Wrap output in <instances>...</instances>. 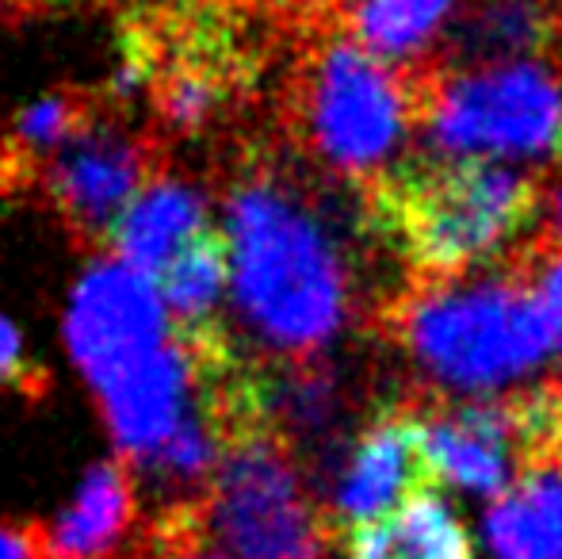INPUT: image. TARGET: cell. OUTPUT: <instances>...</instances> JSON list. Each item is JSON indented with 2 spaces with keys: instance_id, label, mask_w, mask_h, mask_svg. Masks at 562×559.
Masks as SVG:
<instances>
[{
  "instance_id": "1",
  "label": "cell",
  "mask_w": 562,
  "mask_h": 559,
  "mask_svg": "<svg viewBox=\"0 0 562 559\" xmlns=\"http://www.w3.org/2000/svg\"><path fill=\"white\" fill-rule=\"evenodd\" d=\"M234 303L280 353L334 342L352 311L348 265L326 219L272 169L245 172L226 200Z\"/></svg>"
},
{
  "instance_id": "2",
  "label": "cell",
  "mask_w": 562,
  "mask_h": 559,
  "mask_svg": "<svg viewBox=\"0 0 562 559\" xmlns=\"http://www.w3.org/2000/svg\"><path fill=\"white\" fill-rule=\"evenodd\" d=\"M363 188L368 223L417 283H451L479 269L540 215L536 177L482 157L402 161Z\"/></svg>"
},
{
  "instance_id": "3",
  "label": "cell",
  "mask_w": 562,
  "mask_h": 559,
  "mask_svg": "<svg viewBox=\"0 0 562 559\" xmlns=\"http://www.w3.org/2000/svg\"><path fill=\"white\" fill-rule=\"evenodd\" d=\"M386 334L459 391H490L532 372L551 349V329L509 261L497 277L417 283L383 311Z\"/></svg>"
},
{
  "instance_id": "4",
  "label": "cell",
  "mask_w": 562,
  "mask_h": 559,
  "mask_svg": "<svg viewBox=\"0 0 562 559\" xmlns=\"http://www.w3.org/2000/svg\"><path fill=\"white\" fill-rule=\"evenodd\" d=\"M291 127L322 165L363 185L386 172V157L417 123L414 74L345 35H329L295 69Z\"/></svg>"
},
{
  "instance_id": "5",
  "label": "cell",
  "mask_w": 562,
  "mask_h": 559,
  "mask_svg": "<svg viewBox=\"0 0 562 559\" xmlns=\"http://www.w3.org/2000/svg\"><path fill=\"white\" fill-rule=\"evenodd\" d=\"M417 127L440 149L562 165V85L540 62L490 69L409 66Z\"/></svg>"
},
{
  "instance_id": "6",
  "label": "cell",
  "mask_w": 562,
  "mask_h": 559,
  "mask_svg": "<svg viewBox=\"0 0 562 559\" xmlns=\"http://www.w3.org/2000/svg\"><path fill=\"white\" fill-rule=\"evenodd\" d=\"M207 529L229 559H322L329 514L306 494L288 440L272 425H245L226 433L207 491Z\"/></svg>"
},
{
  "instance_id": "7",
  "label": "cell",
  "mask_w": 562,
  "mask_h": 559,
  "mask_svg": "<svg viewBox=\"0 0 562 559\" xmlns=\"http://www.w3.org/2000/svg\"><path fill=\"white\" fill-rule=\"evenodd\" d=\"M177 337L154 277L108 257L77 280L66 311V349L92 391L108 388Z\"/></svg>"
},
{
  "instance_id": "8",
  "label": "cell",
  "mask_w": 562,
  "mask_h": 559,
  "mask_svg": "<svg viewBox=\"0 0 562 559\" xmlns=\"http://www.w3.org/2000/svg\"><path fill=\"white\" fill-rule=\"evenodd\" d=\"M440 483L422 399L391 403L360 429L334 483V522L352 529L398 514Z\"/></svg>"
},
{
  "instance_id": "9",
  "label": "cell",
  "mask_w": 562,
  "mask_h": 559,
  "mask_svg": "<svg viewBox=\"0 0 562 559\" xmlns=\"http://www.w3.org/2000/svg\"><path fill=\"white\" fill-rule=\"evenodd\" d=\"M38 177L61 219L85 238H108L134 195L154 180L146 138L115 127L112 120H92L46 161Z\"/></svg>"
},
{
  "instance_id": "10",
  "label": "cell",
  "mask_w": 562,
  "mask_h": 559,
  "mask_svg": "<svg viewBox=\"0 0 562 559\" xmlns=\"http://www.w3.org/2000/svg\"><path fill=\"white\" fill-rule=\"evenodd\" d=\"M425 422L440 479L474 494H502L509 479H525L520 395L425 406Z\"/></svg>"
},
{
  "instance_id": "11",
  "label": "cell",
  "mask_w": 562,
  "mask_h": 559,
  "mask_svg": "<svg viewBox=\"0 0 562 559\" xmlns=\"http://www.w3.org/2000/svg\"><path fill=\"white\" fill-rule=\"evenodd\" d=\"M119 452L142 463L177 433L200 399V372L184 337L97 391Z\"/></svg>"
},
{
  "instance_id": "12",
  "label": "cell",
  "mask_w": 562,
  "mask_h": 559,
  "mask_svg": "<svg viewBox=\"0 0 562 559\" xmlns=\"http://www.w3.org/2000/svg\"><path fill=\"white\" fill-rule=\"evenodd\" d=\"M562 38V8L551 0H471L448 27L445 62L451 69L513 66L540 58Z\"/></svg>"
},
{
  "instance_id": "13",
  "label": "cell",
  "mask_w": 562,
  "mask_h": 559,
  "mask_svg": "<svg viewBox=\"0 0 562 559\" xmlns=\"http://www.w3.org/2000/svg\"><path fill=\"white\" fill-rule=\"evenodd\" d=\"M200 231H207V203L200 188L180 177H154L119 215L108 246L123 265L161 277L165 265Z\"/></svg>"
},
{
  "instance_id": "14",
  "label": "cell",
  "mask_w": 562,
  "mask_h": 559,
  "mask_svg": "<svg viewBox=\"0 0 562 559\" xmlns=\"http://www.w3.org/2000/svg\"><path fill=\"white\" fill-rule=\"evenodd\" d=\"M134 525V476L126 460H100L74 502L38 537L43 559H115Z\"/></svg>"
},
{
  "instance_id": "15",
  "label": "cell",
  "mask_w": 562,
  "mask_h": 559,
  "mask_svg": "<svg viewBox=\"0 0 562 559\" xmlns=\"http://www.w3.org/2000/svg\"><path fill=\"white\" fill-rule=\"evenodd\" d=\"M345 559H474V545L445 502L425 494L398 514L348 533Z\"/></svg>"
},
{
  "instance_id": "16",
  "label": "cell",
  "mask_w": 562,
  "mask_h": 559,
  "mask_svg": "<svg viewBox=\"0 0 562 559\" xmlns=\"http://www.w3.org/2000/svg\"><path fill=\"white\" fill-rule=\"evenodd\" d=\"M494 559H562V479L532 476L486 510Z\"/></svg>"
},
{
  "instance_id": "17",
  "label": "cell",
  "mask_w": 562,
  "mask_h": 559,
  "mask_svg": "<svg viewBox=\"0 0 562 559\" xmlns=\"http://www.w3.org/2000/svg\"><path fill=\"white\" fill-rule=\"evenodd\" d=\"M229 238L218 231H200L157 277L161 299L169 306L172 326L180 337H200L218 329L215 311L223 303L226 277H229Z\"/></svg>"
},
{
  "instance_id": "18",
  "label": "cell",
  "mask_w": 562,
  "mask_h": 559,
  "mask_svg": "<svg viewBox=\"0 0 562 559\" xmlns=\"http://www.w3.org/2000/svg\"><path fill=\"white\" fill-rule=\"evenodd\" d=\"M97 120L92 100L74 97V92H50V97L35 100L23 108L12 123V135L4 146V180L23 185V180L38 177L54 154L66 142H74L89 123Z\"/></svg>"
},
{
  "instance_id": "19",
  "label": "cell",
  "mask_w": 562,
  "mask_h": 559,
  "mask_svg": "<svg viewBox=\"0 0 562 559\" xmlns=\"http://www.w3.org/2000/svg\"><path fill=\"white\" fill-rule=\"evenodd\" d=\"M448 8L451 0H363L352 12V31L363 46L391 58L422 46Z\"/></svg>"
},
{
  "instance_id": "20",
  "label": "cell",
  "mask_w": 562,
  "mask_h": 559,
  "mask_svg": "<svg viewBox=\"0 0 562 559\" xmlns=\"http://www.w3.org/2000/svg\"><path fill=\"white\" fill-rule=\"evenodd\" d=\"M517 277L532 291L536 306H540L543 322L551 329V342L562 353V238L559 234H540L525 249L509 257Z\"/></svg>"
},
{
  "instance_id": "21",
  "label": "cell",
  "mask_w": 562,
  "mask_h": 559,
  "mask_svg": "<svg viewBox=\"0 0 562 559\" xmlns=\"http://www.w3.org/2000/svg\"><path fill=\"white\" fill-rule=\"evenodd\" d=\"M203 525H207L203 510H177V514H169V559H226L200 540Z\"/></svg>"
},
{
  "instance_id": "22",
  "label": "cell",
  "mask_w": 562,
  "mask_h": 559,
  "mask_svg": "<svg viewBox=\"0 0 562 559\" xmlns=\"http://www.w3.org/2000/svg\"><path fill=\"white\" fill-rule=\"evenodd\" d=\"M551 411H548V433H543V452H540V476L562 479V372L548 380Z\"/></svg>"
},
{
  "instance_id": "23",
  "label": "cell",
  "mask_w": 562,
  "mask_h": 559,
  "mask_svg": "<svg viewBox=\"0 0 562 559\" xmlns=\"http://www.w3.org/2000/svg\"><path fill=\"white\" fill-rule=\"evenodd\" d=\"M31 380V368H27V357H23V337L12 322L0 314V383H23Z\"/></svg>"
},
{
  "instance_id": "24",
  "label": "cell",
  "mask_w": 562,
  "mask_h": 559,
  "mask_svg": "<svg viewBox=\"0 0 562 559\" xmlns=\"http://www.w3.org/2000/svg\"><path fill=\"white\" fill-rule=\"evenodd\" d=\"M0 559H43V545H38L35 533L0 525Z\"/></svg>"
},
{
  "instance_id": "25",
  "label": "cell",
  "mask_w": 562,
  "mask_h": 559,
  "mask_svg": "<svg viewBox=\"0 0 562 559\" xmlns=\"http://www.w3.org/2000/svg\"><path fill=\"white\" fill-rule=\"evenodd\" d=\"M555 211H559V238H562V192H559V203H555Z\"/></svg>"
}]
</instances>
